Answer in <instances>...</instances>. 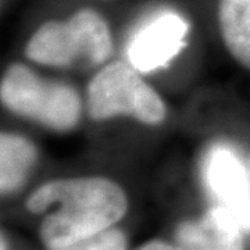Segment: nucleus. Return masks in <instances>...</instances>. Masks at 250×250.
Instances as JSON below:
<instances>
[{
	"mask_svg": "<svg viewBox=\"0 0 250 250\" xmlns=\"http://www.w3.org/2000/svg\"><path fill=\"white\" fill-rule=\"evenodd\" d=\"M218 20L228 50L250 70V0H220Z\"/></svg>",
	"mask_w": 250,
	"mask_h": 250,
	"instance_id": "nucleus-8",
	"label": "nucleus"
},
{
	"mask_svg": "<svg viewBox=\"0 0 250 250\" xmlns=\"http://www.w3.org/2000/svg\"><path fill=\"white\" fill-rule=\"evenodd\" d=\"M189 25L175 13H164L143 27L129 42L128 59L141 72H150L170 62L185 45Z\"/></svg>",
	"mask_w": 250,
	"mask_h": 250,
	"instance_id": "nucleus-6",
	"label": "nucleus"
},
{
	"mask_svg": "<svg viewBox=\"0 0 250 250\" xmlns=\"http://www.w3.org/2000/svg\"><path fill=\"white\" fill-rule=\"evenodd\" d=\"M38 152L28 139L3 134L0 138V188L10 193L20 188L35 164Z\"/></svg>",
	"mask_w": 250,
	"mask_h": 250,
	"instance_id": "nucleus-9",
	"label": "nucleus"
},
{
	"mask_svg": "<svg viewBox=\"0 0 250 250\" xmlns=\"http://www.w3.org/2000/svg\"><path fill=\"white\" fill-rule=\"evenodd\" d=\"M88 111L95 120L131 116L145 124H159L166 117L160 96L136 68L123 62H111L95 75L88 88Z\"/></svg>",
	"mask_w": 250,
	"mask_h": 250,
	"instance_id": "nucleus-4",
	"label": "nucleus"
},
{
	"mask_svg": "<svg viewBox=\"0 0 250 250\" xmlns=\"http://www.w3.org/2000/svg\"><path fill=\"white\" fill-rule=\"evenodd\" d=\"M4 106L56 131H68L78 123L81 99L71 86L36 77L22 64H13L1 80Z\"/></svg>",
	"mask_w": 250,
	"mask_h": 250,
	"instance_id": "nucleus-3",
	"label": "nucleus"
},
{
	"mask_svg": "<svg viewBox=\"0 0 250 250\" xmlns=\"http://www.w3.org/2000/svg\"><path fill=\"white\" fill-rule=\"evenodd\" d=\"M203 172L215 206L228 210L250 232V182L241 159L229 147L215 146L206 157Z\"/></svg>",
	"mask_w": 250,
	"mask_h": 250,
	"instance_id": "nucleus-5",
	"label": "nucleus"
},
{
	"mask_svg": "<svg viewBox=\"0 0 250 250\" xmlns=\"http://www.w3.org/2000/svg\"><path fill=\"white\" fill-rule=\"evenodd\" d=\"M243 228L224 207H211L202 218L182 223L177 241L185 250H245Z\"/></svg>",
	"mask_w": 250,
	"mask_h": 250,
	"instance_id": "nucleus-7",
	"label": "nucleus"
},
{
	"mask_svg": "<svg viewBox=\"0 0 250 250\" xmlns=\"http://www.w3.org/2000/svg\"><path fill=\"white\" fill-rule=\"evenodd\" d=\"M126 241L124 233L118 229L107 228L104 231L90 235L80 241L74 242L68 246L56 250H125Z\"/></svg>",
	"mask_w": 250,
	"mask_h": 250,
	"instance_id": "nucleus-10",
	"label": "nucleus"
},
{
	"mask_svg": "<svg viewBox=\"0 0 250 250\" xmlns=\"http://www.w3.org/2000/svg\"><path fill=\"white\" fill-rule=\"evenodd\" d=\"M113 50L107 22L96 11L81 10L67 21H49L32 35L25 54L53 67H95Z\"/></svg>",
	"mask_w": 250,
	"mask_h": 250,
	"instance_id": "nucleus-2",
	"label": "nucleus"
},
{
	"mask_svg": "<svg viewBox=\"0 0 250 250\" xmlns=\"http://www.w3.org/2000/svg\"><path fill=\"white\" fill-rule=\"evenodd\" d=\"M53 206L57 208L41 225L42 242L50 250L110 228L124 217L128 202L121 188L100 177L52 181L27 200V208L34 214Z\"/></svg>",
	"mask_w": 250,
	"mask_h": 250,
	"instance_id": "nucleus-1",
	"label": "nucleus"
},
{
	"mask_svg": "<svg viewBox=\"0 0 250 250\" xmlns=\"http://www.w3.org/2000/svg\"><path fill=\"white\" fill-rule=\"evenodd\" d=\"M139 250H181L175 246H171L168 243L161 241H152L146 245H143Z\"/></svg>",
	"mask_w": 250,
	"mask_h": 250,
	"instance_id": "nucleus-11",
	"label": "nucleus"
},
{
	"mask_svg": "<svg viewBox=\"0 0 250 250\" xmlns=\"http://www.w3.org/2000/svg\"><path fill=\"white\" fill-rule=\"evenodd\" d=\"M1 250H7V245L4 241V236H1Z\"/></svg>",
	"mask_w": 250,
	"mask_h": 250,
	"instance_id": "nucleus-12",
	"label": "nucleus"
}]
</instances>
